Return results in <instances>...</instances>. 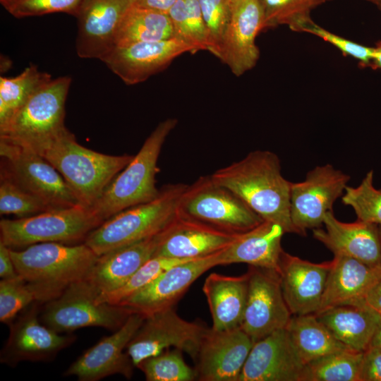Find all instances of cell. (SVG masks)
<instances>
[{
	"instance_id": "50",
	"label": "cell",
	"mask_w": 381,
	"mask_h": 381,
	"mask_svg": "<svg viewBox=\"0 0 381 381\" xmlns=\"http://www.w3.org/2000/svg\"><path fill=\"white\" fill-rule=\"evenodd\" d=\"M18 0H0L1 5L9 11Z\"/></svg>"
},
{
	"instance_id": "4",
	"label": "cell",
	"mask_w": 381,
	"mask_h": 381,
	"mask_svg": "<svg viewBox=\"0 0 381 381\" xmlns=\"http://www.w3.org/2000/svg\"><path fill=\"white\" fill-rule=\"evenodd\" d=\"M184 183L164 185L152 200L127 208L92 230L84 243L97 255L152 237L176 218Z\"/></svg>"
},
{
	"instance_id": "35",
	"label": "cell",
	"mask_w": 381,
	"mask_h": 381,
	"mask_svg": "<svg viewBox=\"0 0 381 381\" xmlns=\"http://www.w3.org/2000/svg\"><path fill=\"white\" fill-rule=\"evenodd\" d=\"M47 302L44 292L20 275L0 282V321L11 325L17 315L35 302Z\"/></svg>"
},
{
	"instance_id": "30",
	"label": "cell",
	"mask_w": 381,
	"mask_h": 381,
	"mask_svg": "<svg viewBox=\"0 0 381 381\" xmlns=\"http://www.w3.org/2000/svg\"><path fill=\"white\" fill-rule=\"evenodd\" d=\"M286 329L305 365L331 353L350 349L340 342L315 314L293 315Z\"/></svg>"
},
{
	"instance_id": "15",
	"label": "cell",
	"mask_w": 381,
	"mask_h": 381,
	"mask_svg": "<svg viewBox=\"0 0 381 381\" xmlns=\"http://www.w3.org/2000/svg\"><path fill=\"white\" fill-rule=\"evenodd\" d=\"M145 317L132 313L123 325L110 336L86 350L65 371L80 381H97L112 375L132 377L135 367L127 353V345L141 326Z\"/></svg>"
},
{
	"instance_id": "21",
	"label": "cell",
	"mask_w": 381,
	"mask_h": 381,
	"mask_svg": "<svg viewBox=\"0 0 381 381\" xmlns=\"http://www.w3.org/2000/svg\"><path fill=\"white\" fill-rule=\"evenodd\" d=\"M231 6V18L217 58L236 76H241L258 61L255 38L264 30V20L258 0H238Z\"/></svg>"
},
{
	"instance_id": "29",
	"label": "cell",
	"mask_w": 381,
	"mask_h": 381,
	"mask_svg": "<svg viewBox=\"0 0 381 381\" xmlns=\"http://www.w3.org/2000/svg\"><path fill=\"white\" fill-rule=\"evenodd\" d=\"M315 315L340 342L358 351L369 347L381 317L365 304L338 306Z\"/></svg>"
},
{
	"instance_id": "41",
	"label": "cell",
	"mask_w": 381,
	"mask_h": 381,
	"mask_svg": "<svg viewBox=\"0 0 381 381\" xmlns=\"http://www.w3.org/2000/svg\"><path fill=\"white\" fill-rule=\"evenodd\" d=\"M207 30L209 52L218 57L231 15L229 0H198Z\"/></svg>"
},
{
	"instance_id": "17",
	"label": "cell",
	"mask_w": 381,
	"mask_h": 381,
	"mask_svg": "<svg viewBox=\"0 0 381 381\" xmlns=\"http://www.w3.org/2000/svg\"><path fill=\"white\" fill-rule=\"evenodd\" d=\"M187 52L194 53L188 44L172 37L116 46L101 61L123 83L132 85L145 81Z\"/></svg>"
},
{
	"instance_id": "14",
	"label": "cell",
	"mask_w": 381,
	"mask_h": 381,
	"mask_svg": "<svg viewBox=\"0 0 381 381\" xmlns=\"http://www.w3.org/2000/svg\"><path fill=\"white\" fill-rule=\"evenodd\" d=\"M37 303L29 306L9 325L10 334L1 351V363L14 367L24 361H47L75 340L74 335L60 334L44 325Z\"/></svg>"
},
{
	"instance_id": "16",
	"label": "cell",
	"mask_w": 381,
	"mask_h": 381,
	"mask_svg": "<svg viewBox=\"0 0 381 381\" xmlns=\"http://www.w3.org/2000/svg\"><path fill=\"white\" fill-rule=\"evenodd\" d=\"M253 344L241 327L221 331L207 328L195 360L197 380L239 381Z\"/></svg>"
},
{
	"instance_id": "20",
	"label": "cell",
	"mask_w": 381,
	"mask_h": 381,
	"mask_svg": "<svg viewBox=\"0 0 381 381\" xmlns=\"http://www.w3.org/2000/svg\"><path fill=\"white\" fill-rule=\"evenodd\" d=\"M304 368L284 328L254 343L239 381H302Z\"/></svg>"
},
{
	"instance_id": "8",
	"label": "cell",
	"mask_w": 381,
	"mask_h": 381,
	"mask_svg": "<svg viewBox=\"0 0 381 381\" xmlns=\"http://www.w3.org/2000/svg\"><path fill=\"white\" fill-rule=\"evenodd\" d=\"M178 214L229 234L247 231L263 219L229 188L210 175L187 185L177 207Z\"/></svg>"
},
{
	"instance_id": "56",
	"label": "cell",
	"mask_w": 381,
	"mask_h": 381,
	"mask_svg": "<svg viewBox=\"0 0 381 381\" xmlns=\"http://www.w3.org/2000/svg\"><path fill=\"white\" fill-rule=\"evenodd\" d=\"M312 1V0H311Z\"/></svg>"
},
{
	"instance_id": "49",
	"label": "cell",
	"mask_w": 381,
	"mask_h": 381,
	"mask_svg": "<svg viewBox=\"0 0 381 381\" xmlns=\"http://www.w3.org/2000/svg\"><path fill=\"white\" fill-rule=\"evenodd\" d=\"M369 346L376 348L381 351V317L378 321Z\"/></svg>"
},
{
	"instance_id": "55",
	"label": "cell",
	"mask_w": 381,
	"mask_h": 381,
	"mask_svg": "<svg viewBox=\"0 0 381 381\" xmlns=\"http://www.w3.org/2000/svg\"><path fill=\"white\" fill-rule=\"evenodd\" d=\"M379 8H380V9L381 10V6H380V7H379Z\"/></svg>"
},
{
	"instance_id": "43",
	"label": "cell",
	"mask_w": 381,
	"mask_h": 381,
	"mask_svg": "<svg viewBox=\"0 0 381 381\" xmlns=\"http://www.w3.org/2000/svg\"><path fill=\"white\" fill-rule=\"evenodd\" d=\"M83 0H18L8 11L16 18L66 13L75 16Z\"/></svg>"
},
{
	"instance_id": "47",
	"label": "cell",
	"mask_w": 381,
	"mask_h": 381,
	"mask_svg": "<svg viewBox=\"0 0 381 381\" xmlns=\"http://www.w3.org/2000/svg\"><path fill=\"white\" fill-rule=\"evenodd\" d=\"M177 0H133V5L167 13Z\"/></svg>"
},
{
	"instance_id": "37",
	"label": "cell",
	"mask_w": 381,
	"mask_h": 381,
	"mask_svg": "<svg viewBox=\"0 0 381 381\" xmlns=\"http://www.w3.org/2000/svg\"><path fill=\"white\" fill-rule=\"evenodd\" d=\"M147 381H192L197 379L195 369L184 361L182 351L174 348L143 360L137 366Z\"/></svg>"
},
{
	"instance_id": "28",
	"label": "cell",
	"mask_w": 381,
	"mask_h": 381,
	"mask_svg": "<svg viewBox=\"0 0 381 381\" xmlns=\"http://www.w3.org/2000/svg\"><path fill=\"white\" fill-rule=\"evenodd\" d=\"M204 293L214 330L241 327L247 298L248 274L238 277L211 273L205 279Z\"/></svg>"
},
{
	"instance_id": "12",
	"label": "cell",
	"mask_w": 381,
	"mask_h": 381,
	"mask_svg": "<svg viewBox=\"0 0 381 381\" xmlns=\"http://www.w3.org/2000/svg\"><path fill=\"white\" fill-rule=\"evenodd\" d=\"M350 179L326 164L308 171L303 181L291 183L290 216L296 234L306 236L308 229L323 225L325 215L342 196Z\"/></svg>"
},
{
	"instance_id": "34",
	"label": "cell",
	"mask_w": 381,
	"mask_h": 381,
	"mask_svg": "<svg viewBox=\"0 0 381 381\" xmlns=\"http://www.w3.org/2000/svg\"><path fill=\"white\" fill-rule=\"evenodd\" d=\"M174 37L188 44L195 53L209 52L207 30L198 0H177L167 12Z\"/></svg>"
},
{
	"instance_id": "6",
	"label": "cell",
	"mask_w": 381,
	"mask_h": 381,
	"mask_svg": "<svg viewBox=\"0 0 381 381\" xmlns=\"http://www.w3.org/2000/svg\"><path fill=\"white\" fill-rule=\"evenodd\" d=\"M70 76L51 79L40 87L0 129V140L35 151L51 142L66 127V101Z\"/></svg>"
},
{
	"instance_id": "24",
	"label": "cell",
	"mask_w": 381,
	"mask_h": 381,
	"mask_svg": "<svg viewBox=\"0 0 381 381\" xmlns=\"http://www.w3.org/2000/svg\"><path fill=\"white\" fill-rule=\"evenodd\" d=\"M325 229H313V237L334 255L352 258L372 266L381 265L379 226L357 219L351 223L338 220L333 211L325 217Z\"/></svg>"
},
{
	"instance_id": "10",
	"label": "cell",
	"mask_w": 381,
	"mask_h": 381,
	"mask_svg": "<svg viewBox=\"0 0 381 381\" xmlns=\"http://www.w3.org/2000/svg\"><path fill=\"white\" fill-rule=\"evenodd\" d=\"M1 173L52 209L81 205L60 173L32 150L0 140Z\"/></svg>"
},
{
	"instance_id": "39",
	"label": "cell",
	"mask_w": 381,
	"mask_h": 381,
	"mask_svg": "<svg viewBox=\"0 0 381 381\" xmlns=\"http://www.w3.org/2000/svg\"><path fill=\"white\" fill-rule=\"evenodd\" d=\"M0 214L26 217L54 210L25 190L6 174L1 173Z\"/></svg>"
},
{
	"instance_id": "42",
	"label": "cell",
	"mask_w": 381,
	"mask_h": 381,
	"mask_svg": "<svg viewBox=\"0 0 381 381\" xmlns=\"http://www.w3.org/2000/svg\"><path fill=\"white\" fill-rule=\"evenodd\" d=\"M294 31L306 32L316 35L334 46L344 55L359 61L361 67H370L373 47H366L335 35L315 24L310 18L301 23Z\"/></svg>"
},
{
	"instance_id": "40",
	"label": "cell",
	"mask_w": 381,
	"mask_h": 381,
	"mask_svg": "<svg viewBox=\"0 0 381 381\" xmlns=\"http://www.w3.org/2000/svg\"><path fill=\"white\" fill-rule=\"evenodd\" d=\"M263 16L264 29L288 25L294 31L310 18V9L316 6L311 0H258Z\"/></svg>"
},
{
	"instance_id": "7",
	"label": "cell",
	"mask_w": 381,
	"mask_h": 381,
	"mask_svg": "<svg viewBox=\"0 0 381 381\" xmlns=\"http://www.w3.org/2000/svg\"><path fill=\"white\" fill-rule=\"evenodd\" d=\"M102 222L89 207L78 205L32 216L0 221V242L19 250L47 242L77 244Z\"/></svg>"
},
{
	"instance_id": "46",
	"label": "cell",
	"mask_w": 381,
	"mask_h": 381,
	"mask_svg": "<svg viewBox=\"0 0 381 381\" xmlns=\"http://www.w3.org/2000/svg\"><path fill=\"white\" fill-rule=\"evenodd\" d=\"M365 304L381 315V277L368 293Z\"/></svg>"
},
{
	"instance_id": "19",
	"label": "cell",
	"mask_w": 381,
	"mask_h": 381,
	"mask_svg": "<svg viewBox=\"0 0 381 381\" xmlns=\"http://www.w3.org/2000/svg\"><path fill=\"white\" fill-rule=\"evenodd\" d=\"M217 253L170 267L120 306L144 317L173 307L196 279L208 270L219 266Z\"/></svg>"
},
{
	"instance_id": "52",
	"label": "cell",
	"mask_w": 381,
	"mask_h": 381,
	"mask_svg": "<svg viewBox=\"0 0 381 381\" xmlns=\"http://www.w3.org/2000/svg\"><path fill=\"white\" fill-rule=\"evenodd\" d=\"M316 5L320 4L326 0H312Z\"/></svg>"
},
{
	"instance_id": "22",
	"label": "cell",
	"mask_w": 381,
	"mask_h": 381,
	"mask_svg": "<svg viewBox=\"0 0 381 381\" xmlns=\"http://www.w3.org/2000/svg\"><path fill=\"white\" fill-rule=\"evenodd\" d=\"M332 261L314 263L284 251L279 277L292 315L315 314L320 308Z\"/></svg>"
},
{
	"instance_id": "54",
	"label": "cell",
	"mask_w": 381,
	"mask_h": 381,
	"mask_svg": "<svg viewBox=\"0 0 381 381\" xmlns=\"http://www.w3.org/2000/svg\"><path fill=\"white\" fill-rule=\"evenodd\" d=\"M229 1H230V2H231V4H233V3H234L235 1H238V0H229Z\"/></svg>"
},
{
	"instance_id": "31",
	"label": "cell",
	"mask_w": 381,
	"mask_h": 381,
	"mask_svg": "<svg viewBox=\"0 0 381 381\" xmlns=\"http://www.w3.org/2000/svg\"><path fill=\"white\" fill-rule=\"evenodd\" d=\"M172 37L174 30L167 13L133 5L118 28L114 47Z\"/></svg>"
},
{
	"instance_id": "53",
	"label": "cell",
	"mask_w": 381,
	"mask_h": 381,
	"mask_svg": "<svg viewBox=\"0 0 381 381\" xmlns=\"http://www.w3.org/2000/svg\"><path fill=\"white\" fill-rule=\"evenodd\" d=\"M380 229V242H381V226H379Z\"/></svg>"
},
{
	"instance_id": "5",
	"label": "cell",
	"mask_w": 381,
	"mask_h": 381,
	"mask_svg": "<svg viewBox=\"0 0 381 381\" xmlns=\"http://www.w3.org/2000/svg\"><path fill=\"white\" fill-rule=\"evenodd\" d=\"M177 123L174 118L159 122L131 161L107 186L91 207L102 222L159 195V189L156 186L157 161L167 136Z\"/></svg>"
},
{
	"instance_id": "13",
	"label": "cell",
	"mask_w": 381,
	"mask_h": 381,
	"mask_svg": "<svg viewBox=\"0 0 381 381\" xmlns=\"http://www.w3.org/2000/svg\"><path fill=\"white\" fill-rule=\"evenodd\" d=\"M248 292L241 328L253 342L287 327L292 314L284 300L279 272L249 265Z\"/></svg>"
},
{
	"instance_id": "33",
	"label": "cell",
	"mask_w": 381,
	"mask_h": 381,
	"mask_svg": "<svg viewBox=\"0 0 381 381\" xmlns=\"http://www.w3.org/2000/svg\"><path fill=\"white\" fill-rule=\"evenodd\" d=\"M363 352L346 349L313 361L305 365L302 381H361Z\"/></svg>"
},
{
	"instance_id": "11",
	"label": "cell",
	"mask_w": 381,
	"mask_h": 381,
	"mask_svg": "<svg viewBox=\"0 0 381 381\" xmlns=\"http://www.w3.org/2000/svg\"><path fill=\"white\" fill-rule=\"evenodd\" d=\"M207 329L183 320L173 307L169 308L145 317L126 351L135 367L171 347L186 352L195 361Z\"/></svg>"
},
{
	"instance_id": "26",
	"label": "cell",
	"mask_w": 381,
	"mask_h": 381,
	"mask_svg": "<svg viewBox=\"0 0 381 381\" xmlns=\"http://www.w3.org/2000/svg\"><path fill=\"white\" fill-rule=\"evenodd\" d=\"M285 233L281 225L263 220L255 227L238 234L228 246L218 252L219 266L241 262L279 272Z\"/></svg>"
},
{
	"instance_id": "45",
	"label": "cell",
	"mask_w": 381,
	"mask_h": 381,
	"mask_svg": "<svg viewBox=\"0 0 381 381\" xmlns=\"http://www.w3.org/2000/svg\"><path fill=\"white\" fill-rule=\"evenodd\" d=\"M10 248L0 242V277L1 279H11L18 277Z\"/></svg>"
},
{
	"instance_id": "2",
	"label": "cell",
	"mask_w": 381,
	"mask_h": 381,
	"mask_svg": "<svg viewBox=\"0 0 381 381\" xmlns=\"http://www.w3.org/2000/svg\"><path fill=\"white\" fill-rule=\"evenodd\" d=\"M34 152L60 173L80 204L89 207L96 203L110 182L133 157L127 154L107 155L87 148L67 128Z\"/></svg>"
},
{
	"instance_id": "23",
	"label": "cell",
	"mask_w": 381,
	"mask_h": 381,
	"mask_svg": "<svg viewBox=\"0 0 381 381\" xmlns=\"http://www.w3.org/2000/svg\"><path fill=\"white\" fill-rule=\"evenodd\" d=\"M237 234L222 231L177 214L160 233L154 256L181 260L206 257L225 248Z\"/></svg>"
},
{
	"instance_id": "25",
	"label": "cell",
	"mask_w": 381,
	"mask_h": 381,
	"mask_svg": "<svg viewBox=\"0 0 381 381\" xmlns=\"http://www.w3.org/2000/svg\"><path fill=\"white\" fill-rule=\"evenodd\" d=\"M318 314L341 305L365 304V298L381 277V265L372 266L356 259L334 255Z\"/></svg>"
},
{
	"instance_id": "9",
	"label": "cell",
	"mask_w": 381,
	"mask_h": 381,
	"mask_svg": "<svg viewBox=\"0 0 381 381\" xmlns=\"http://www.w3.org/2000/svg\"><path fill=\"white\" fill-rule=\"evenodd\" d=\"M97 298L84 279L75 282L46 302L40 321L59 333L87 327L116 330L133 313L127 307L98 302Z\"/></svg>"
},
{
	"instance_id": "18",
	"label": "cell",
	"mask_w": 381,
	"mask_h": 381,
	"mask_svg": "<svg viewBox=\"0 0 381 381\" xmlns=\"http://www.w3.org/2000/svg\"><path fill=\"white\" fill-rule=\"evenodd\" d=\"M133 0H83L75 15V49L83 59L102 60L115 46V37Z\"/></svg>"
},
{
	"instance_id": "3",
	"label": "cell",
	"mask_w": 381,
	"mask_h": 381,
	"mask_svg": "<svg viewBox=\"0 0 381 381\" xmlns=\"http://www.w3.org/2000/svg\"><path fill=\"white\" fill-rule=\"evenodd\" d=\"M10 253L18 274L37 286L47 301L85 279L99 258L84 242L40 243L19 250L10 248Z\"/></svg>"
},
{
	"instance_id": "38",
	"label": "cell",
	"mask_w": 381,
	"mask_h": 381,
	"mask_svg": "<svg viewBox=\"0 0 381 381\" xmlns=\"http://www.w3.org/2000/svg\"><path fill=\"white\" fill-rule=\"evenodd\" d=\"M373 177L370 170L358 186H347L341 201L354 210L357 219L381 226V189L374 186Z\"/></svg>"
},
{
	"instance_id": "1",
	"label": "cell",
	"mask_w": 381,
	"mask_h": 381,
	"mask_svg": "<svg viewBox=\"0 0 381 381\" xmlns=\"http://www.w3.org/2000/svg\"><path fill=\"white\" fill-rule=\"evenodd\" d=\"M210 176L238 196L264 221L281 225L286 233L296 234L290 216L291 182L283 176L280 160L274 152L251 151Z\"/></svg>"
},
{
	"instance_id": "51",
	"label": "cell",
	"mask_w": 381,
	"mask_h": 381,
	"mask_svg": "<svg viewBox=\"0 0 381 381\" xmlns=\"http://www.w3.org/2000/svg\"><path fill=\"white\" fill-rule=\"evenodd\" d=\"M367 1L376 4L378 6V8L381 6V0H367Z\"/></svg>"
},
{
	"instance_id": "44",
	"label": "cell",
	"mask_w": 381,
	"mask_h": 381,
	"mask_svg": "<svg viewBox=\"0 0 381 381\" xmlns=\"http://www.w3.org/2000/svg\"><path fill=\"white\" fill-rule=\"evenodd\" d=\"M361 381H381V351L369 346L364 352Z\"/></svg>"
},
{
	"instance_id": "48",
	"label": "cell",
	"mask_w": 381,
	"mask_h": 381,
	"mask_svg": "<svg viewBox=\"0 0 381 381\" xmlns=\"http://www.w3.org/2000/svg\"><path fill=\"white\" fill-rule=\"evenodd\" d=\"M370 67L374 70L381 69V42H377L375 47H373V55Z\"/></svg>"
},
{
	"instance_id": "32",
	"label": "cell",
	"mask_w": 381,
	"mask_h": 381,
	"mask_svg": "<svg viewBox=\"0 0 381 381\" xmlns=\"http://www.w3.org/2000/svg\"><path fill=\"white\" fill-rule=\"evenodd\" d=\"M52 79L51 75L30 64L19 75L0 77V129L3 128L40 87Z\"/></svg>"
},
{
	"instance_id": "36",
	"label": "cell",
	"mask_w": 381,
	"mask_h": 381,
	"mask_svg": "<svg viewBox=\"0 0 381 381\" xmlns=\"http://www.w3.org/2000/svg\"><path fill=\"white\" fill-rule=\"evenodd\" d=\"M189 260H191L153 256L142 265L123 284L111 291L98 296L97 301L113 305H120L127 298L147 286L167 270Z\"/></svg>"
},
{
	"instance_id": "27",
	"label": "cell",
	"mask_w": 381,
	"mask_h": 381,
	"mask_svg": "<svg viewBox=\"0 0 381 381\" xmlns=\"http://www.w3.org/2000/svg\"><path fill=\"white\" fill-rule=\"evenodd\" d=\"M159 235L99 256L84 280L97 296L117 289L154 256Z\"/></svg>"
}]
</instances>
